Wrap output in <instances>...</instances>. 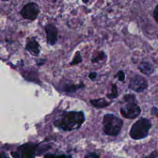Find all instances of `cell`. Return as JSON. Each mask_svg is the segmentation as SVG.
Listing matches in <instances>:
<instances>
[{
    "mask_svg": "<svg viewBox=\"0 0 158 158\" xmlns=\"http://www.w3.org/2000/svg\"><path fill=\"white\" fill-rule=\"evenodd\" d=\"M85 120L82 111H64L56 118L53 124L59 129L70 131L80 128Z\"/></svg>",
    "mask_w": 158,
    "mask_h": 158,
    "instance_id": "1",
    "label": "cell"
},
{
    "mask_svg": "<svg viewBox=\"0 0 158 158\" xmlns=\"http://www.w3.org/2000/svg\"><path fill=\"white\" fill-rule=\"evenodd\" d=\"M123 99L125 103L120 109L122 117L127 119L138 117L141 112V109L137 104L136 96L134 94H127L123 96Z\"/></svg>",
    "mask_w": 158,
    "mask_h": 158,
    "instance_id": "2",
    "label": "cell"
},
{
    "mask_svg": "<svg viewBox=\"0 0 158 158\" xmlns=\"http://www.w3.org/2000/svg\"><path fill=\"white\" fill-rule=\"evenodd\" d=\"M151 128V120L147 117H141L131 125L129 132L130 136L135 140L143 139L148 136Z\"/></svg>",
    "mask_w": 158,
    "mask_h": 158,
    "instance_id": "3",
    "label": "cell"
},
{
    "mask_svg": "<svg viewBox=\"0 0 158 158\" xmlns=\"http://www.w3.org/2000/svg\"><path fill=\"white\" fill-rule=\"evenodd\" d=\"M123 125V120L112 114H107L103 117V131L107 135L112 136L118 135L122 128Z\"/></svg>",
    "mask_w": 158,
    "mask_h": 158,
    "instance_id": "4",
    "label": "cell"
},
{
    "mask_svg": "<svg viewBox=\"0 0 158 158\" xmlns=\"http://www.w3.org/2000/svg\"><path fill=\"white\" fill-rule=\"evenodd\" d=\"M38 144L35 143H26L17 147V151L11 152L14 158H35Z\"/></svg>",
    "mask_w": 158,
    "mask_h": 158,
    "instance_id": "5",
    "label": "cell"
},
{
    "mask_svg": "<svg viewBox=\"0 0 158 158\" xmlns=\"http://www.w3.org/2000/svg\"><path fill=\"white\" fill-rule=\"evenodd\" d=\"M40 12L38 5L36 2H30L23 6L20 10V15L23 19L34 21L37 19Z\"/></svg>",
    "mask_w": 158,
    "mask_h": 158,
    "instance_id": "6",
    "label": "cell"
},
{
    "mask_svg": "<svg viewBox=\"0 0 158 158\" xmlns=\"http://www.w3.org/2000/svg\"><path fill=\"white\" fill-rule=\"evenodd\" d=\"M128 88L136 93H141L148 88V82L144 77L135 75L131 78Z\"/></svg>",
    "mask_w": 158,
    "mask_h": 158,
    "instance_id": "7",
    "label": "cell"
},
{
    "mask_svg": "<svg viewBox=\"0 0 158 158\" xmlns=\"http://www.w3.org/2000/svg\"><path fill=\"white\" fill-rule=\"evenodd\" d=\"M46 34V42L50 46H54L58 40V30L57 27L51 23H48L44 26Z\"/></svg>",
    "mask_w": 158,
    "mask_h": 158,
    "instance_id": "8",
    "label": "cell"
},
{
    "mask_svg": "<svg viewBox=\"0 0 158 158\" xmlns=\"http://www.w3.org/2000/svg\"><path fill=\"white\" fill-rule=\"evenodd\" d=\"M25 49L34 56H38L41 51L40 45L36 40V38L34 36L27 38Z\"/></svg>",
    "mask_w": 158,
    "mask_h": 158,
    "instance_id": "9",
    "label": "cell"
},
{
    "mask_svg": "<svg viewBox=\"0 0 158 158\" xmlns=\"http://www.w3.org/2000/svg\"><path fill=\"white\" fill-rule=\"evenodd\" d=\"M139 70L143 74L149 76L152 75L155 71V67L152 63L149 61H141L138 67Z\"/></svg>",
    "mask_w": 158,
    "mask_h": 158,
    "instance_id": "10",
    "label": "cell"
},
{
    "mask_svg": "<svg viewBox=\"0 0 158 158\" xmlns=\"http://www.w3.org/2000/svg\"><path fill=\"white\" fill-rule=\"evenodd\" d=\"M84 86L85 85L83 83L75 84L72 83H66L61 86V90L67 93H73L78 89L83 88Z\"/></svg>",
    "mask_w": 158,
    "mask_h": 158,
    "instance_id": "11",
    "label": "cell"
},
{
    "mask_svg": "<svg viewBox=\"0 0 158 158\" xmlns=\"http://www.w3.org/2000/svg\"><path fill=\"white\" fill-rule=\"evenodd\" d=\"M89 102H90V104L93 107L98 109L106 107L111 104V102L107 101L104 98H100L98 99H91Z\"/></svg>",
    "mask_w": 158,
    "mask_h": 158,
    "instance_id": "12",
    "label": "cell"
},
{
    "mask_svg": "<svg viewBox=\"0 0 158 158\" xmlns=\"http://www.w3.org/2000/svg\"><path fill=\"white\" fill-rule=\"evenodd\" d=\"M23 77L27 81L34 82L38 84L40 83V80L38 79L37 75H35V72H24V74H22Z\"/></svg>",
    "mask_w": 158,
    "mask_h": 158,
    "instance_id": "13",
    "label": "cell"
},
{
    "mask_svg": "<svg viewBox=\"0 0 158 158\" xmlns=\"http://www.w3.org/2000/svg\"><path fill=\"white\" fill-rule=\"evenodd\" d=\"M107 59V55L104 51L99 52L95 56H93L91 59V62L93 63H98L100 61H104Z\"/></svg>",
    "mask_w": 158,
    "mask_h": 158,
    "instance_id": "14",
    "label": "cell"
},
{
    "mask_svg": "<svg viewBox=\"0 0 158 158\" xmlns=\"http://www.w3.org/2000/svg\"><path fill=\"white\" fill-rule=\"evenodd\" d=\"M83 59L80 54V51H77L72 60V61L70 62V65H75L81 63Z\"/></svg>",
    "mask_w": 158,
    "mask_h": 158,
    "instance_id": "15",
    "label": "cell"
},
{
    "mask_svg": "<svg viewBox=\"0 0 158 158\" xmlns=\"http://www.w3.org/2000/svg\"><path fill=\"white\" fill-rule=\"evenodd\" d=\"M118 96V89L117 86L115 83L112 85L111 92L107 94V97L110 99H115Z\"/></svg>",
    "mask_w": 158,
    "mask_h": 158,
    "instance_id": "16",
    "label": "cell"
},
{
    "mask_svg": "<svg viewBox=\"0 0 158 158\" xmlns=\"http://www.w3.org/2000/svg\"><path fill=\"white\" fill-rule=\"evenodd\" d=\"M44 158H71V156H66L65 154H46L44 155Z\"/></svg>",
    "mask_w": 158,
    "mask_h": 158,
    "instance_id": "17",
    "label": "cell"
},
{
    "mask_svg": "<svg viewBox=\"0 0 158 158\" xmlns=\"http://www.w3.org/2000/svg\"><path fill=\"white\" fill-rule=\"evenodd\" d=\"M114 77L117 78L120 81H123L125 80V73L123 70H119L114 75Z\"/></svg>",
    "mask_w": 158,
    "mask_h": 158,
    "instance_id": "18",
    "label": "cell"
},
{
    "mask_svg": "<svg viewBox=\"0 0 158 158\" xmlns=\"http://www.w3.org/2000/svg\"><path fill=\"white\" fill-rule=\"evenodd\" d=\"M144 158H158V150L155 149L152 151L149 154L144 156Z\"/></svg>",
    "mask_w": 158,
    "mask_h": 158,
    "instance_id": "19",
    "label": "cell"
},
{
    "mask_svg": "<svg viewBox=\"0 0 158 158\" xmlns=\"http://www.w3.org/2000/svg\"><path fill=\"white\" fill-rule=\"evenodd\" d=\"M100 156L98 154L94 152H91L88 153L83 158H99Z\"/></svg>",
    "mask_w": 158,
    "mask_h": 158,
    "instance_id": "20",
    "label": "cell"
},
{
    "mask_svg": "<svg viewBox=\"0 0 158 158\" xmlns=\"http://www.w3.org/2000/svg\"><path fill=\"white\" fill-rule=\"evenodd\" d=\"M152 16H153L155 21L158 23V4L154 7V9L153 13H152Z\"/></svg>",
    "mask_w": 158,
    "mask_h": 158,
    "instance_id": "21",
    "label": "cell"
},
{
    "mask_svg": "<svg viewBox=\"0 0 158 158\" xmlns=\"http://www.w3.org/2000/svg\"><path fill=\"white\" fill-rule=\"evenodd\" d=\"M151 114L158 118V107L153 106L151 109Z\"/></svg>",
    "mask_w": 158,
    "mask_h": 158,
    "instance_id": "22",
    "label": "cell"
},
{
    "mask_svg": "<svg viewBox=\"0 0 158 158\" xmlns=\"http://www.w3.org/2000/svg\"><path fill=\"white\" fill-rule=\"evenodd\" d=\"M97 75H98V74H97L96 72H91V73H89V75H88V78H89L91 80L93 81V80H94L96 79V78L97 77Z\"/></svg>",
    "mask_w": 158,
    "mask_h": 158,
    "instance_id": "23",
    "label": "cell"
},
{
    "mask_svg": "<svg viewBox=\"0 0 158 158\" xmlns=\"http://www.w3.org/2000/svg\"><path fill=\"white\" fill-rule=\"evenodd\" d=\"M0 158H8V156L6 155V154L4 152H1Z\"/></svg>",
    "mask_w": 158,
    "mask_h": 158,
    "instance_id": "24",
    "label": "cell"
},
{
    "mask_svg": "<svg viewBox=\"0 0 158 158\" xmlns=\"http://www.w3.org/2000/svg\"><path fill=\"white\" fill-rule=\"evenodd\" d=\"M81 1L83 3H87L89 1V0H81Z\"/></svg>",
    "mask_w": 158,
    "mask_h": 158,
    "instance_id": "25",
    "label": "cell"
},
{
    "mask_svg": "<svg viewBox=\"0 0 158 158\" xmlns=\"http://www.w3.org/2000/svg\"><path fill=\"white\" fill-rule=\"evenodd\" d=\"M2 1H9V0H2Z\"/></svg>",
    "mask_w": 158,
    "mask_h": 158,
    "instance_id": "26",
    "label": "cell"
},
{
    "mask_svg": "<svg viewBox=\"0 0 158 158\" xmlns=\"http://www.w3.org/2000/svg\"><path fill=\"white\" fill-rule=\"evenodd\" d=\"M157 38H158V35H157Z\"/></svg>",
    "mask_w": 158,
    "mask_h": 158,
    "instance_id": "27",
    "label": "cell"
}]
</instances>
